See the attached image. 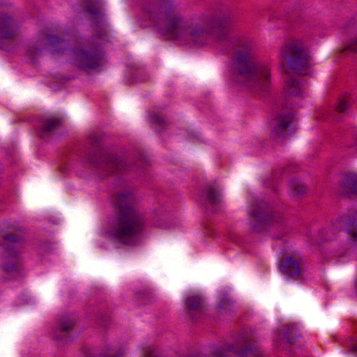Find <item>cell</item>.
<instances>
[{
    "label": "cell",
    "mask_w": 357,
    "mask_h": 357,
    "mask_svg": "<svg viewBox=\"0 0 357 357\" xmlns=\"http://www.w3.org/2000/svg\"><path fill=\"white\" fill-rule=\"evenodd\" d=\"M118 211V238L126 243L142 233L143 223L134 205L120 208Z\"/></svg>",
    "instance_id": "cell-3"
},
{
    "label": "cell",
    "mask_w": 357,
    "mask_h": 357,
    "mask_svg": "<svg viewBox=\"0 0 357 357\" xmlns=\"http://www.w3.org/2000/svg\"><path fill=\"white\" fill-rule=\"evenodd\" d=\"M283 62L288 70L299 76H305L311 68V57L306 46L299 41H291L285 46Z\"/></svg>",
    "instance_id": "cell-2"
},
{
    "label": "cell",
    "mask_w": 357,
    "mask_h": 357,
    "mask_svg": "<svg viewBox=\"0 0 357 357\" xmlns=\"http://www.w3.org/2000/svg\"><path fill=\"white\" fill-rule=\"evenodd\" d=\"M298 119L295 115L290 112L281 114L275 123L276 135L281 138H289L297 131Z\"/></svg>",
    "instance_id": "cell-5"
},
{
    "label": "cell",
    "mask_w": 357,
    "mask_h": 357,
    "mask_svg": "<svg viewBox=\"0 0 357 357\" xmlns=\"http://www.w3.org/2000/svg\"><path fill=\"white\" fill-rule=\"evenodd\" d=\"M83 10L94 25L102 26L105 22V6L103 0H81Z\"/></svg>",
    "instance_id": "cell-7"
},
{
    "label": "cell",
    "mask_w": 357,
    "mask_h": 357,
    "mask_svg": "<svg viewBox=\"0 0 357 357\" xmlns=\"http://www.w3.org/2000/svg\"><path fill=\"white\" fill-rule=\"evenodd\" d=\"M19 25L17 19L7 13H1L0 17V34L2 41H11L17 38Z\"/></svg>",
    "instance_id": "cell-8"
},
{
    "label": "cell",
    "mask_w": 357,
    "mask_h": 357,
    "mask_svg": "<svg viewBox=\"0 0 357 357\" xmlns=\"http://www.w3.org/2000/svg\"><path fill=\"white\" fill-rule=\"evenodd\" d=\"M186 305L192 310H199L204 304V299L199 294H191L186 299Z\"/></svg>",
    "instance_id": "cell-12"
},
{
    "label": "cell",
    "mask_w": 357,
    "mask_h": 357,
    "mask_svg": "<svg viewBox=\"0 0 357 357\" xmlns=\"http://www.w3.org/2000/svg\"><path fill=\"white\" fill-rule=\"evenodd\" d=\"M42 41L44 47L51 54H62L67 48V41L65 34L57 29L51 28L45 31Z\"/></svg>",
    "instance_id": "cell-6"
},
{
    "label": "cell",
    "mask_w": 357,
    "mask_h": 357,
    "mask_svg": "<svg viewBox=\"0 0 357 357\" xmlns=\"http://www.w3.org/2000/svg\"><path fill=\"white\" fill-rule=\"evenodd\" d=\"M340 188L350 198H357V171L349 170L341 176Z\"/></svg>",
    "instance_id": "cell-10"
},
{
    "label": "cell",
    "mask_w": 357,
    "mask_h": 357,
    "mask_svg": "<svg viewBox=\"0 0 357 357\" xmlns=\"http://www.w3.org/2000/svg\"><path fill=\"white\" fill-rule=\"evenodd\" d=\"M75 65L85 71H95L103 67L105 54L100 45L90 39H83L73 51Z\"/></svg>",
    "instance_id": "cell-1"
},
{
    "label": "cell",
    "mask_w": 357,
    "mask_h": 357,
    "mask_svg": "<svg viewBox=\"0 0 357 357\" xmlns=\"http://www.w3.org/2000/svg\"><path fill=\"white\" fill-rule=\"evenodd\" d=\"M350 99L347 95L341 97L336 105V110L337 113H344L346 112L350 106Z\"/></svg>",
    "instance_id": "cell-14"
},
{
    "label": "cell",
    "mask_w": 357,
    "mask_h": 357,
    "mask_svg": "<svg viewBox=\"0 0 357 357\" xmlns=\"http://www.w3.org/2000/svg\"><path fill=\"white\" fill-rule=\"evenodd\" d=\"M208 195H209V198L211 203H215L216 204V203H217L219 201V194L218 193L217 188H214V187H211L209 188Z\"/></svg>",
    "instance_id": "cell-16"
},
{
    "label": "cell",
    "mask_w": 357,
    "mask_h": 357,
    "mask_svg": "<svg viewBox=\"0 0 357 357\" xmlns=\"http://www.w3.org/2000/svg\"><path fill=\"white\" fill-rule=\"evenodd\" d=\"M289 188L293 195L297 197H302L307 193V186L302 181L294 179L289 184Z\"/></svg>",
    "instance_id": "cell-11"
},
{
    "label": "cell",
    "mask_w": 357,
    "mask_h": 357,
    "mask_svg": "<svg viewBox=\"0 0 357 357\" xmlns=\"http://www.w3.org/2000/svg\"><path fill=\"white\" fill-rule=\"evenodd\" d=\"M61 124V119L60 118H50L45 123L44 126V130L45 132L51 133L57 129Z\"/></svg>",
    "instance_id": "cell-13"
},
{
    "label": "cell",
    "mask_w": 357,
    "mask_h": 357,
    "mask_svg": "<svg viewBox=\"0 0 357 357\" xmlns=\"http://www.w3.org/2000/svg\"><path fill=\"white\" fill-rule=\"evenodd\" d=\"M75 325L76 323L73 320L65 318L60 323L61 330L65 333L70 332L74 328Z\"/></svg>",
    "instance_id": "cell-15"
},
{
    "label": "cell",
    "mask_w": 357,
    "mask_h": 357,
    "mask_svg": "<svg viewBox=\"0 0 357 357\" xmlns=\"http://www.w3.org/2000/svg\"><path fill=\"white\" fill-rule=\"evenodd\" d=\"M235 64L238 73L243 76H248L254 71L252 57L246 50H239L237 52Z\"/></svg>",
    "instance_id": "cell-9"
},
{
    "label": "cell",
    "mask_w": 357,
    "mask_h": 357,
    "mask_svg": "<svg viewBox=\"0 0 357 357\" xmlns=\"http://www.w3.org/2000/svg\"><path fill=\"white\" fill-rule=\"evenodd\" d=\"M356 287H357V283H356Z\"/></svg>",
    "instance_id": "cell-19"
},
{
    "label": "cell",
    "mask_w": 357,
    "mask_h": 357,
    "mask_svg": "<svg viewBox=\"0 0 357 357\" xmlns=\"http://www.w3.org/2000/svg\"><path fill=\"white\" fill-rule=\"evenodd\" d=\"M4 239L11 243H17L18 241V238L14 234H7L4 236Z\"/></svg>",
    "instance_id": "cell-18"
},
{
    "label": "cell",
    "mask_w": 357,
    "mask_h": 357,
    "mask_svg": "<svg viewBox=\"0 0 357 357\" xmlns=\"http://www.w3.org/2000/svg\"><path fill=\"white\" fill-rule=\"evenodd\" d=\"M348 235L352 239H357V225L356 224H352L351 227L349 229Z\"/></svg>",
    "instance_id": "cell-17"
},
{
    "label": "cell",
    "mask_w": 357,
    "mask_h": 357,
    "mask_svg": "<svg viewBox=\"0 0 357 357\" xmlns=\"http://www.w3.org/2000/svg\"><path fill=\"white\" fill-rule=\"evenodd\" d=\"M278 269L283 275L293 280L299 279L303 272L300 257L290 253H287L281 256L278 261Z\"/></svg>",
    "instance_id": "cell-4"
}]
</instances>
